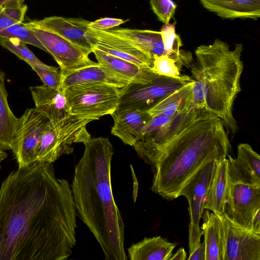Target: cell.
<instances>
[{"mask_svg":"<svg viewBox=\"0 0 260 260\" xmlns=\"http://www.w3.org/2000/svg\"><path fill=\"white\" fill-rule=\"evenodd\" d=\"M77 210L68 181L35 162L0 187V260H64L76 245Z\"/></svg>","mask_w":260,"mask_h":260,"instance_id":"6da1fadb","label":"cell"},{"mask_svg":"<svg viewBox=\"0 0 260 260\" xmlns=\"http://www.w3.org/2000/svg\"><path fill=\"white\" fill-rule=\"evenodd\" d=\"M133 147L153 168L151 190L171 200L206 164L226 158L232 150L221 119L198 109L176 113L155 135Z\"/></svg>","mask_w":260,"mask_h":260,"instance_id":"7a4b0ae2","label":"cell"},{"mask_svg":"<svg viewBox=\"0 0 260 260\" xmlns=\"http://www.w3.org/2000/svg\"><path fill=\"white\" fill-rule=\"evenodd\" d=\"M71 185L77 212L100 244L106 260H127L124 224L113 197L111 162L113 148L107 138L84 143Z\"/></svg>","mask_w":260,"mask_h":260,"instance_id":"3957f363","label":"cell"},{"mask_svg":"<svg viewBox=\"0 0 260 260\" xmlns=\"http://www.w3.org/2000/svg\"><path fill=\"white\" fill-rule=\"evenodd\" d=\"M243 50L241 44L230 50L226 42L216 39L212 44L199 46L196 61L191 64L194 85L189 110H203L217 116L228 134L233 136L239 129L233 108L241 90Z\"/></svg>","mask_w":260,"mask_h":260,"instance_id":"277c9868","label":"cell"},{"mask_svg":"<svg viewBox=\"0 0 260 260\" xmlns=\"http://www.w3.org/2000/svg\"><path fill=\"white\" fill-rule=\"evenodd\" d=\"M70 112L92 121L112 115L118 106L120 88L107 84H76L62 89Z\"/></svg>","mask_w":260,"mask_h":260,"instance_id":"5b68a950","label":"cell"},{"mask_svg":"<svg viewBox=\"0 0 260 260\" xmlns=\"http://www.w3.org/2000/svg\"><path fill=\"white\" fill-rule=\"evenodd\" d=\"M92 121L71 115L57 123L49 122L38 144L36 162L52 164L60 156L73 153V143L84 144L91 138L86 125Z\"/></svg>","mask_w":260,"mask_h":260,"instance_id":"8992f818","label":"cell"},{"mask_svg":"<svg viewBox=\"0 0 260 260\" xmlns=\"http://www.w3.org/2000/svg\"><path fill=\"white\" fill-rule=\"evenodd\" d=\"M191 80L187 75L179 78L159 76L148 83H128L120 88L119 103L114 113L130 110L147 111L165 96Z\"/></svg>","mask_w":260,"mask_h":260,"instance_id":"52a82bcc","label":"cell"},{"mask_svg":"<svg viewBox=\"0 0 260 260\" xmlns=\"http://www.w3.org/2000/svg\"><path fill=\"white\" fill-rule=\"evenodd\" d=\"M50 121L36 108H27L17 118L10 150L23 169L36 161V151L40 139Z\"/></svg>","mask_w":260,"mask_h":260,"instance_id":"ba28073f","label":"cell"},{"mask_svg":"<svg viewBox=\"0 0 260 260\" xmlns=\"http://www.w3.org/2000/svg\"><path fill=\"white\" fill-rule=\"evenodd\" d=\"M216 160H211L203 166L184 186L179 194L184 196L188 203L190 216L189 224V253H191L200 244L203 232L200 226L207 191L215 173Z\"/></svg>","mask_w":260,"mask_h":260,"instance_id":"9c48e42d","label":"cell"},{"mask_svg":"<svg viewBox=\"0 0 260 260\" xmlns=\"http://www.w3.org/2000/svg\"><path fill=\"white\" fill-rule=\"evenodd\" d=\"M25 26L32 30L47 50L57 62L60 73L64 74L86 66L93 65L95 62L88 57L90 53L55 33Z\"/></svg>","mask_w":260,"mask_h":260,"instance_id":"30bf717a","label":"cell"},{"mask_svg":"<svg viewBox=\"0 0 260 260\" xmlns=\"http://www.w3.org/2000/svg\"><path fill=\"white\" fill-rule=\"evenodd\" d=\"M218 215L223 228V260H260V234L236 224L225 213Z\"/></svg>","mask_w":260,"mask_h":260,"instance_id":"8fae6325","label":"cell"},{"mask_svg":"<svg viewBox=\"0 0 260 260\" xmlns=\"http://www.w3.org/2000/svg\"><path fill=\"white\" fill-rule=\"evenodd\" d=\"M260 210V186L229 180L225 214L234 223L251 231L253 216Z\"/></svg>","mask_w":260,"mask_h":260,"instance_id":"7c38bea8","label":"cell"},{"mask_svg":"<svg viewBox=\"0 0 260 260\" xmlns=\"http://www.w3.org/2000/svg\"><path fill=\"white\" fill-rule=\"evenodd\" d=\"M85 36L91 47L126 60L142 68L150 69L153 60L124 39L108 30L88 28Z\"/></svg>","mask_w":260,"mask_h":260,"instance_id":"4fadbf2b","label":"cell"},{"mask_svg":"<svg viewBox=\"0 0 260 260\" xmlns=\"http://www.w3.org/2000/svg\"><path fill=\"white\" fill-rule=\"evenodd\" d=\"M89 23V21L81 17L50 16L25 24L58 35L90 53L92 52L91 46L85 36Z\"/></svg>","mask_w":260,"mask_h":260,"instance_id":"5bb4252c","label":"cell"},{"mask_svg":"<svg viewBox=\"0 0 260 260\" xmlns=\"http://www.w3.org/2000/svg\"><path fill=\"white\" fill-rule=\"evenodd\" d=\"M130 82L126 78L98 62L61 74V90L70 86L85 83L107 84L121 88Z\"/></svg>","mask_w":260,"mask_h":260,"instance_id":"9a60e30c","label":"cell"},{"mask_svg":"<svg viewBox=\"0 0 260 260\" xmlns=\"http://www.w3.org/2000/svg\"><path fill=\"white\" fill-rule=\"evenodd\" d=\"M29 90L35 108L51 123H57L72 115L62 90L55 89L43 84L31 86Z\"/></svg>","mask_w":260,"mask_h":260,"instance_id":"2e32d148","label":"cell"},{"mask_svg":"<svg viewBox=\"0 0 260 260\" xmlns=\"http://www.w3.org/2000/svg\"><path fill=\"white\" fill-rule=\"evenodd\" d=\"M111 116L114 119L111 134L131 146L139 139L143 128L152 118L148 111L139 110H124Z\"/></svg>","mask_w":260,"mask_h":260,"instance_id":"e0dca14e","label":"cell"},{"mask_svg":"<svg viewBox=\"0 0 260 260\" xmlns=\"http://www.w3.org/2000/svg\"><path fill=\"white\" fill-rule=\"evenodd\" d=\"M203 7L224 19L260 16V0H200Z\"/></svg>","mask_w":260,"mask_h":260,"instance_id":"ac0fdd59","label":"cell"},{"mask_svg":"<svg viewBox=\"0 0 260 260\" xmlns=\"http://www.w3.org/2000/svg\"><path fill=\"white\" fill-rule=\"evenodd\" d=\"M92 53L98 62L105 66L131 82L145 83L152 81L159 75L150 69L142 68L136 64L114 56L94 47H91Z\"/></svg>","mask_w":260,"mask_h":260,"instance_id":"d6986e66","label":"cell"},{"mask_svg":"<svg viewBox=\"0 0 260 260\" xmlns=\"http://www.w3.org/2000/svg\"><path fill=\"white\" fill-rule=\"evenodd\" d=\"M107 30L124 39L152 60L155 55H165L160 31L123 28Z\"/></svg>","mask_w":260,"mask_h":260,"instance_id":"ffe728a7","label":"cell"},{"mask_svg":"<svg viewBox=\"0 0 260 260\" xmlns=\"http://www.w3.org/2000/svg\"><path fill=\"white\" fill-rule=\"evenodd\" d=\"M229 184L227 157L217 162L206 194L204 209L217 214L225 213Z\"/></svg>","mask_w":260,"mask_h":260,"instance_id":"44dd1931","label":"cell"},{"mask_svg":"<svg viewBox=\"0 0 260 260\" xmlns=\"http://www.w3.org/2000/svg\"><path fill=\"white\" fill-rule=\"evenodd\" d=\"M201 228L204 235L205 260H223L224 233L222 221L217 214L206 210Z\"/></svg>","mask_w":260,"mask_h":260,"instance_id":"7402d4cb","label":"cell"},{"mask_svg":"<svg viewBox=\"0 0 260 260\" xmlns=\"http://www.w3.org/2000/svg\"><path fill=\"white\" fill-rule=\"evenodd\" d=\"M177 244L161 236L145 237L128 249L131 260H169Z\"/></svg>","mask_w":260,"mask_h":260,"instance_id":"603a6c76","label":"cell"},{"mask_svg":"<svg viewBox=\"0 0 260 260\" xmlns=\"http://www.w3.org/2000/svg\"><path fill=\"white\" fill-rule=\"evenodd\" d=\"M193 81H190L165 96L147 111L153 117H172L177 113L190 110Z\"/></svg>","mask_w":260,"mask_h":260,"instance_id":"cb8c5ba5","label":"cell"},{"mask_svg":"<svg viewBox=\"0 0 260 260\" xmlns=\"http://www.w3.org/2000/svg\"><path fill=\"white\" fill-rule=\"evenodd\" d=\"M5 73L0 69V146L10 150L17 118L11 110L5 86Z\"/></svg>","mask_w":260,"mask_h":260,"instance_id":"d4e9b609","label":"cell"},{"mask_svg":"<svg viewBox=\"0 0 260 260\" xmlns=\"http://www.w3.org/2000/svg\"><path fill=\"white\" fill-rule=\"evenodd\" d=\"M176 22L165 24L160 32L165 49V55L176 59L180 65L187 66L192 60L190 52L180 49L182 43L180 36L176 32Z\"/></svg>","mask_w":260,"mask_h":260,"instance_id":"484cf974","label":"cell"},{"mask_svg":"<svg viewBox=\"0 0 260 260\" xmlns=\"http://www.w3.org/2000/svg\"><path fill=\"white\" fill-rule=\"evenodd\" d=\"M229 180L253 186H260V178L243 165L237 158L227 156Z\"/></svg>","mask_w":260,"mask_h":260,"instance_id":"4316f807","label":"cell"},{"mask_svg":"<svg viewBox=\"0 0 260 260\" xmlns=\"http://www.w3.org/2000/svg\"><path fill=\"white\" fill-rule=\"evenodd\" d=\"M0 37L16 38L20 41L33 45L47 52V50L31 29L24 23L17 22L0 31Z\"/></svg>","mask_w":260,"mask_h":260,"instance_id":"83f0119b","label":"cell"},{"mask_svg":"<svg viewBox=\"0 0 260 260\" xmlns=\"http://www.w3.org/2000/svg\"><path fill=\"white\" fill-rule=\"evenodd\" d=\"M182 67L178 61L167 55H155L150 69L154 73L163 76L179 78L182 76L180 70Z\"/></svg>","mask_w":260,"mask_h":260,"instance_id":"f1b7e54d","label":"cell"},{"mask_svg":"<svg viewBox=\"0 0 260 260\" xmlns=\"http://www.w3.org/2000/svg\"><path fill=\"white\" fill-rule=\"evenodd\" d=\"M26 44L16 38L0 37V45L29 65L42 62L27 47Z\"/></svg>","mask_w":260,"mask_h":260,"instance_id":"f546056e","label":"cell"},{"mask_svg":"<svg viewBox=\"0 0 260 260\" xmlns=\"http://www.w3.org/2000/svg\"><path fill=\"white\" fill-rule=\"evenodd\" d=\"M29 66L44 84L55 89L61 90V74L58 68L47 65L43 62Z\"/></svg>","mask_w":260,"mask_h":260,"instance_id":"4dcf8cb0","label":"cell"},{"mask_svg":"<svg viewBox=\"0 0 260 260\" xmlns=\"http://www.w3.org/2000/svg\"><path fill=\"white\" fill-rule=\"evenodd\" d=\"M237 158L255 176L260 178V157L248 143H241L237 147Z\"/></svg>","mask_w":260,"mask_h":260,"instance_id":"1f68e13d","label":"cell"},{"mask_svg":"<svg viewBox=\"0 0 260 260\" xmlns=\"http://www.w3.org/2000/svg\"><path fill=\"white\" fill-rule=\"evenodd\" d=\"M150 3L158 20L164 24L169 23L175 13V3L172 0H150Z\"/></svg>","mask_w":260,"mask_h":260,"instance_id":"d6a6232c","label":"cell"},{"mask_svg":"<svg viewBox=\"0 0 260 260\" xmlns=\"http://www.w3.org/2000/svg\"><path fill=\"white\" fill-rule=\"evenodd\" d=\"M128 20L110 17L102 18L93 21H90L88 27L95 30H107L118 26Z\"/></svg>","mask_w":260,"mask_h":260,"instance_id":"836d02e7","label":"cell"},{"mask_svg":"<svg viewBox=\"0 0 260 260\" xmlns=\"http://www.w3.org/2000/svg\"><path fill=\"white\" fill-rule=\"evenodd\" d=\"M3 10L8 17L15 21L23 22L27 10V7L26 5L23 4L22 6L19 8L4 9Z\"/></svg>","mask_w":260,"mask_h":260,"instance_id":"e575fe53","label":"cell"},{"mask_svg":"<svg viewBox=\"0 0 260 260\" xmlns=\"http://www.w3.org/2000/svg\"><path fill=\"white\" fill-rule=\"evenodd\" d=\"M206 248L204 241L197 247L193 251L189 254L187 258L188 260H205Z\"/></svg>","mask_w":260,"mask_h":260,"instance_id":"d590c367","label":"cell"},{"mask_svg":"<svg viewBox=\"0 0 260 260\" xmlns=\"http://www.w3.org/2000/svg\"><path fill=\"white\" fill-rule=\"evenodd\" d=\"M25 0H0V9H9L20 7Z\"/></svg>","mask_w":260,"mask_h":260,"instance_id":"8d00e7d4","label":"cell"},{"mask_svg":"<svg viewBox=\"0 0 260 260\" xmlns=\"http://www.w3.org/2000/svg\"><path fill=\"white\" fill-rule=\"evenodd\" d=\"M15 23L17 22L8 17L3 9H0V31Z\"/></svg>","mask_w":260,"mask_h":260,"instance_id":"74e56055","label":"cell"},{"mask_svg":"<svg viewBox=\"0 0 260 260\" xmlns=\"http://www.w3.org/2000/svg\"><path fill=\"white\" fill-rule=\"evenodd\" d=\"M251 231L260 234V210L253 216L251 223Z\"/></svg>","mask_w":260,"mask_h":260,"instance_id":"f35d334b","label":"cell"},{"mask_svg":"<svg viewBox=\"0 0 260 260\" xmlns=\"http://www.w3.org/2000/svg\"><path fill=\"white\" fill-rule=\"evenodd\" d=\"M186 259V253L184 249L180 248L174 254H172L169 260H185Z\"/></svg>","mask_w":260,"mask_h":260,"instance_id":"ab89813d","label":"cell"},{"mask_svg":"<svg viewBox=\"0 0 260 260\" xmlns=\"http://www.w3.org/2000/svg\"><path fill=\"white\" fill-rule=\"evenodd\" d=\"M7 157V153L0 146V163Z\"/></svg>","mask_w":260,"mask_h":260,"instance_id":"60d3db41","label":"cell"}]
</instances>
